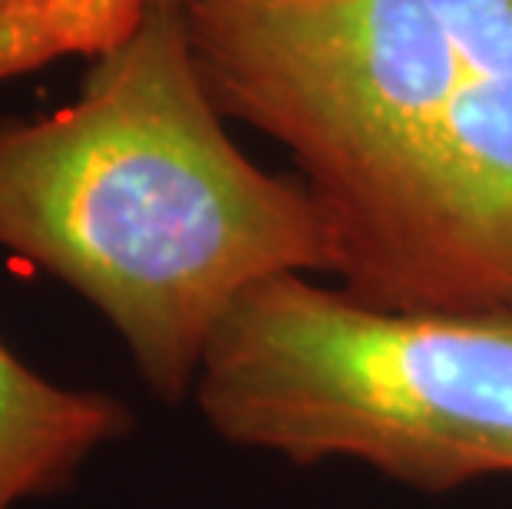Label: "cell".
<instances>
[{
    "label": "cell",
    "mask_w": 512,
    "mask_h": 509,
    "mask_svg": "<svg viewBox=\"0 0 512 509\" xmlns=\"http://www.w3.org/2000/svg\"><path fill=\"white\" fill-rule=\"evenodd\" d=\"M0 248L90 301L169 404L248 288L337 265L304 182L228 136L182 7H146L57 113L0 119Z\"/></svg>",
    "instance_id": "cell-1"
},
{
    "label": "cell",
    "mask_w": 512,
    "mask_h": 509,
    "mask_svg": "<svg viewBox=\"0 0 512 509\" xmlns=\"http://www.w3.org/2000/svg\"><path fill=\"white\" fill-rule=\"evenodd\" d=\"M185 0H143V7H182Z\"/></svg>",
    "instance_id": "cell-5"
},
{
    "label": "cell",
    "mask_w": 512,
    "mask_h": 509,
    "mask_svg": "<svg viewBox=\"0 0 512 509\" xmlns=\"http://www.w3.org/2000/svg\"><path fill=\"white\" fill-rule=\"evenodd\" d=\"M40 0H0V20H7V14L14 17V14H24V10L30 7H37Z\"/></svg>",
    "instance_id": "cell-4"
},
{
    "label": "cell",
    "mask_w": 512,
    "mask_h": 509,
    "mask_svg": "<svg viewBox=\"0 0 512 509\" xmlns=\"http://www.w3.org/2000/svg\"><path fill=\"white\" fill-rule=\"evenodd\" d=\"M129 424L116 397L53 384L0 341V509L63 490Z\"/></svg>",
    "instance_id": "cell-3"
},
{
    "label": "cell",
    "mask_w": 512,
    "mask_h": 509,
    "mask_svg": "<svg viewBox=\"0 0 512 509\" xmlns=\"http://www.w3.org/2000/svg\"><path fill=\"white\" fill-rule=\"evenodd\" d=\"M192 397L219 437L420 490L512 476V314L390 311L311 275L248 288Z\"/></svg>",
    "instance_id": "cell-2"
}]
</instances>
